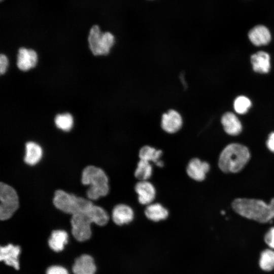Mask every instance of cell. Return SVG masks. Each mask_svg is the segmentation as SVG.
<instances>
[{
  "label": "cell",
  "instance_id": "cell-30",
  "mask_svg": "<svg viewBox=\"0 0 274 274\" xmlns=\"http://www.w3.org/2000/svg\"><path fill=\"white\" fill-rule=\"evenodd\" d=\"M221 214H222V215H224V214H225V212L223 211H222L221 212Z\"/></svg>",
  "mask_w": 274,
  "mask_h": 274
},
{
  "label": "cell",
  "instance_id": "cell-22",
  "mask_svg": "<svg viewBox=\"0 0 274 274\" xmlns=\"http://www.w3.org/2000/svg\"><path fill=\"white\" fill-rule=\"evenodd\" d=\"M153 173V167L150 162L140 159L134 171V176L139 181H148Z\"/></svg>",
  "mask_w": 274,
  "mask_h": 274
},
{
  "label": "cell",
  "instance_id": "cell-17",
  "mask_svg": "<svg viewBox=\"0 0 274 274\" xmlns=\"http://www.w3.org/2000/svg\"><path fill=\"white\" fill-rule=\"evenodd\" d=\"M221 123L225 131L231 135L239 134L242 126L238 118L231 112L225 113L221 118Z\"/></svg>",
  "mask_w": 274,
  "mask_h": 274
},
{
  "label": "cell",
  "instance_id": "cell-25",
  "mask_svg": "<svg viewBox=\"0 0 274 274\" xmlns=\"http://www.w3.org/2000/svg\"><path fill=\"white\" fill-rule=\"evenodd\" d=\"M250 100L245 96H239L236 98L233 103L234 109L239 114H244L247 112L251 106Z\"/></svg>",
  "mask_w": 274,
  "mask_h": 274
},
{
  "label": "cell",
  "instance_id": "cell-26",
  "mask_svg": "<svg viewBox=\"0 0 274 274\" xmlns=\"http://www.w3.org/2000/svg\"><path fill=\"white\" fill-rule=\"evenodd\" d=\"M265 243L271 249H274V227L270 228L264 237Z\"/></svg>",
  "mask_w": 274,
  "mask_h": 274
},
{
  "label": "cell",
  "instance_id": "cell-19",
  "mask_svg": "<svg viewBox=\"0 0 274 274\" xmlns=\"http://www.w3.org/2000/svg\"><path fill=\"white\" fill-rule=\"evenodd\" d=\"M162 151L150 146H144L141 148L139 153L140 159L152 162L158 167L164 165V162L160 159Z\"/></svg>",
  "mask_w": 274,
  "mask_h": 274
},
{
  "label": "cell",
  "instance_id": "cell-14",
  "mask_svg": "<svg viewBox=\"0 0 274 274\" xmlns=\"http://www.w3.org/2000/svg\"><path fill=\"white\" fill-rule=\"evenodd\" d=\"M75 274H95L96 266L91 256L82 255L77 258L73 266Z\"/></svg>",
  "mask_w": 274,
  "mask_h": 274
},
{
  "label": "cell",
  "instance_id": "cell-11",
  "mask_svg": "<svg viewBox=\"0 0 274 274\" xmlns=\"http://www.w3.org/2000/svg\"><path fill=\"white\" fill-rule=\"evenodd\" d=\"M132 209L125 204H118L113 209L112 218L117 225L122 226L130 223L134 219Z\"/></svg>",
  "mask_w": 274,
  "mask_h": 274
},
{
  "label": "cell",
  "instance_id": "cell-4",
  "mask_svg": "<svg viewBox=\"0 0 274 274\" xmlns=\"http://www.w3.org/2000/svg\"><path fill=\"white\" fill-rule=\"evenodd\" d=\"M82 183L90 185L87 195L91 200L105 196L109 192V179L107 175L102 169L95 166L89 165L83 169Z\"/></svg>",
  "mask_w": 274,
  "mask_h": 274
},
{
  "label": "cell",
  "instance_id": "cell-20",
  "mask_svg": "<svg viewBox=\"0 0 274 274\" xmlns=\"http://www.w3.org/2000/svg\"><path fill=\"white\" fill-rule=\"evenodd\" d=\"M25 155L24 161L30 165L36 164L42 156V149L40 145L33 142H28L25 144Z\"/></svg>",
  "mask_w": 274,
  "mask_h": 274
},
{
  "label": "cell",
  "instance_id": "cell-3",
  "mask_svg": "<svg viewBox=\"0 0 274 274\" xmlns=\"http://www.w3.org/2000/svg\"><path fill=\"white\" fill-rule=\"evenodd\" d=\"M250 158V153L247 147L240 144H230L221 152L218 166L224 173H236L243 169Z\"/></svg>",
  "mask_w": 274,
  "mask_h": 274
},
{
  "label": "cell",
  "instance_id": "cell-28",
  "mask_svg": "<svg viewBox=\"0 0 274 274\" xmlns=\"http://www.w3.org/2000/svg\"><path fill=\"white\" fill-rule=\"evenodd\" d=\"M8 64V61L6 55L1 54L0 55V73L4 74L6 71Z\"/></svg>",
  "mask_w": 274,
  "mask_h": 274
},
{
  "label": "cell",
  "instance_id": "cell-13",
  "mask_svg": "<svg viewBox=\"0 0 274 274\" xmlns=\"http://www.w3.org/2000/svg\"><path fill=\"white\" fill-rule=\"evenodd\" d=\"M37 62V54L32 49L23 47L19 49L17 54V65L18 68L23 71L35 67Z\"/></svg>",
  "mask_w": 274,
  "mask_h": 274
},
{
  "label": "cell",
  "instance_id": "cell-29",
  "mask_svg": "<svg viewBox=\"0 0 274 274\" xmlns=\"http://www.w3.org/2000/svg\"><path fill=\"white\" fill-rule=\"evenodd\" d=\"M266 146L271 152L274 153V132L269 134L266 142Z\"/></svg>",
  "mask_w": 274,
  "mask_h": 274
},
{
  "label": "cell",
  "instance_id": "cell-15",
  "mask_svg": "<svg viewBox=\"0 0 274 274\" xmlns=\"http://www.w3.org/2000/svg\"><path fill=\"white\" fill-rule=\"evenodd\" d=\"M248 37L250 41L257 46L267 45L271 40L268 29L262 25L255 26L252 28L248 33Z\"/></svg>",
  "mask_w": 274,
  "mask_h": 274
},
{
  "label": "cell",
  "instance_id": "cell-23",
  "mask_svg": "<svg viewBox=\"0 0 274 274\" xmlns=\"http://www.w3.org/2000/svg\"><path fill=\"white\" fill-rule=\"evenodd\" d=\"M259 266L265 271H270L274 269V251L271 249L263 250L260 254Z\"/></svg>",
  "mask_w": 274,
  "mask_h": 274
},
{
  "label": "cell",
  "instance_id": "cell-2",
  "mask_svg": "<svg viewBox=\"0 0 274 274\" xmlns=\"http://www.w3.org/2000/svg\"><path fill=\"white\" fill-rule=\"evenodd\" d=\"M232 207L239 215L260 223H267L274 218V198L268 204L260 199L236 198Z\"/></svg>",
  "mask_w": 274,
  "mask_h": 274
},
{
  "label": "cell",
  "instance_id": "cell-24",
  "mask_svg": "<svg viewBox=\"0 0 274 274\" xmlns=\"http://www.w3.org/2000/svg\"><path fill=\"white\" fill-rule=\"evenodd\" d=\"M54 122L57 128L66 131H69L73 125V118L69 113L57 115Z\"/></svg>",
  "mask_w": 274,
  "mask_h": 274
},
{
  "label": "cell",
  "instance_id": "cell-12",
  "mask_svg": "<svg viewBox=\"0 0 274 274\" xmlns=\"http://www.w3.org/2000/svg\"><path fill=\"white\" fill-rule=\"evenodd\" d=\"M20 253L19 246L9 244L1 247L0 260L4 261L7 265L12 266L18 270L19 268L18 256Z\"/></svg>",
  "mask_w": 274,
  "mask_h": 274
},
{
  "label": "cell",
  "instance_id": "cell-31",
  "mask_svg": "<svg viewBox=\"0 0 274 274\" xmlns=\"http://www.w3.org/2000/svg\"><path fill=\"white\" fill-rule=\"evenodd\" d=\"M3 0H0V1L2 2Z\"/></svg>",
  "mask_w": 274,
  "mask_h": 274
},
{
  "label": "cell",
  "instance_id": "cell-21",
  "mask_svg": "<svg viewBox=\"0 0 274 274\" xmlns=\"http://www.w3.org/2000/svg\"><path fill=\"white\" fill-rule=\"evenodd\" d=\"M68 235L66 231L55 230L52 231L48 244L50 248L55 252L62 251L67 243Z\"/></svg>",
  "mask_w": 274,
  "mask_h": 274
},
{
  "label": "cell",
  "instance_id": "cell-27",
  "mask_svg": "<svg viewBox=\"0 0 274 274\" xmlns=\"http://www.w3.org/2000/svg\"><path fill=\"white\" fill-rule=\"evenodd\" d=\"M46 274H68V273L64 267L55 265L49 267Z\"/></svg>",
  "mask_w": 274,
  "mask_h": 274
},
{
  "label": "cell",
  "instance_id": "cell-18",
  "mask_svg": "<svg viewBox=\"0 0 274 274\" xmlns=\"http://www.w3.org/2000/svg\"><path fill=\"white\" fill-rule=\"evenodd\" d=\"M144 213L149 220L153 222L164 220L169 215L167 209L159 203L152 202L147 205Z\"/></svg>",
  "mask_w": 274,
  "mask_h": 274
},
{
  "label": "cell",
  "instance_id": "cell-9",
  "mask_svg": "<svg viewBox=\"0 0 274 274\" xmlns=\"http://www.w3.org/2000/svg\"><path fill=\"white\" fill-rule=\"evenodd\" d=\"M210 169V164L207 162L201 161L197 158H193L187 165L186 173L190 178L199 182L204 180Z\"/></svg>",
  "mask_w": 274,
  "mask_h": 274
},
{
  "label": "cell",
  "instance_id": "cell-16",
  "mask_svg": "<svg viewBox=\"0 0 274 274\" xmlns=\"http://www.w3.org/2000/svg\"><path fill=\"white\" fill-rule=\"evenodd\" d=\"M253 70L261 74L267 73L270 68L269 55L264 51H259L251 57Z\"/></svg>",
  "mask_w": 274,
  "mask_h": 274
},
{
  "label": "cell",
  "instance_id": "cell-8",
  "mask_svg": "<svg viewBox=\"0 0 274 274\" xmlns=\"http://www.w3.org/2000/svg\"><path fill=\"white\" fill-rule=\"evenodd\" d=\"M183 123L181 115L176 110H169L161 116V127L168 133L173 134L178 132L182 128Z\"/></svg>",
  "mask_w": 274,
  "mask_h": 274
},
{
  "label": "cell",
  "instance_id": "cell-1",
  "mask_svg": "<svg viewBox=\"0 0 274 274\" xmlns=\"http://www.w3.org/2000/svg\"><path fill=\"white\" fill-rule=\"evenodd\" d=\"M109 220L108 213L101 207L93 204L87 210L72 215L71 219L72 233L77 241H85L91 237L92 223L104 226Z\"/></svg>",
  "mask_w": 274,
  "mask_h": 274
},
{
  "label": "cell",
  "instance_id": "cell-10",
  "mask_svg": "<svg viewBox=\"0 0 274 274\" xmlns=\"http://www.w3.org/2000/svg\"><path fill=\"white\" fill-rule=\"evenodd\" d=\"M134 190L142 204L147 206L152 203L155 198V188L148 181H139L134 186Z\"/></svg>",
  "mask_w": 274,
  "mask_h": 274
},
{
  "label": "cell",
  "instance_id": "cell-7",
  "mask_svg": "<svg viewBox=\"0 0 274 274\" xmlns=\"http://www.w3.org/2000/svg\"><path fill=\"white\" fill-rule=\"evenodd\" d=\"M0 219L6 220L11 218L19 207L18 196L11 186L0 184Z\"/></svg>",
  "mask_w": 274,
  "mask_h": 274
},
{
  "label": "cell",
  "instance_id": "cell-5",
  "mask_svg": "<svg viewBox=\"0 0 274 274\" xmlns=\"http://www.w3.org/2000/svg\"><path fill=\"white\" fill-rule=\"evenodd\" d=\"M53 202L56 208L72 215L85 211L93 205L90 200L69 194L62 190L55 192Z\"/></svg>",
  "mask_w": 274,
  "mask_h": 274
},
{
  "label": "cell",
  "instance_id": "cell-6",
  "mask_svg": "<svg viewBox=\"0 0 274 274\" xmlns=\"http://www.w3.org/2000/svg\"><path fill=\"white\" fill-rule=\"evenodd\" d=\"M89 48L94 55H106L109 53L115 43V37L109 31L102 32L98 25H94L88 37Z\"/></svg>",
  "mask_w": 274,
  "mask_h": 274
}]
</instances>
